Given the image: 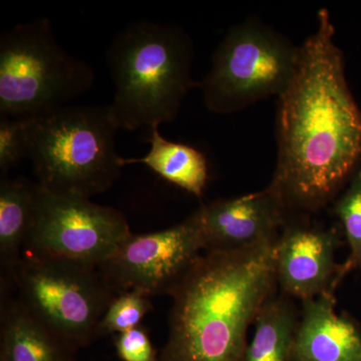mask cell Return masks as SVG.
<instances>
[{
	"label": "cell",
	"instance_id": "52a82bcc",
	"mask_svg": "<svg viewBox=\"0 0 361 361\" xmlns=\"http://www.w3.org/2000/svg\"><path fill=\"white\" fill-rule=\"evenodd\" d=\"M13 285L21 303L73 351L96 338L116 296L97 266L27 252L16 268Z\"/></svg>",
	"mask_w": 361,
	"mask_h": 361
},
{
	"label": "cell",
	"instance_id": "277c9868",
	"mask_svg": "<svg viewBox=\"0 0 361 361\" xmlns=\"http://www.w3.org/2000/svg\"><path fill=\"white\" fill-rule=\"evenodd\" d=\"M120 130L110 106H63L32 120L28 160L37 184L52 193L90 199L122 173L116 147Z\"/></svg>",
	"mask_w": 361,
	"mask_h": 361
},
{
	"label": "cell",
	"instance_id": "5b68a950",
	"mask_svg": "<svg viewBox=\"0 0 361 361\" xmlns=\"http://www.w3.org/2000/svg\"><path fill=\"white\" fill-rule=\"evenodd\" d=\"M94 80V68L59 44L49 18L0 35V118L35 120L70 106Z\"/></svg>",
	"mask_w": 361,
	"mask_h": 361
},
{
	"label": "cell",
	"instance_id": "4fadbf2b",
	"mask_svg": "<svg viewBox=\"0 0 361 361\" xmlns=\"http://www.w3.org/2000/svg\"><path fill=\"white\" fill-rule=\"evenodd\" d=\"M7 294L1 291L0 361H73V350Z\"/></svg>",
	"mask_w": 361,
	"mask_h": 361
},
{
	"label": "cell",
	"instance_id": "9c48e42d",
	"mask_svg": "<svg viewBox=\"0 0 361 361\" xmlns=\"http://www.w3.org/2000/svg\"><path fill=\"white\" fill-rule=\"evenodd\" d=\"M202 251L203 241L192 214L169 229L130 235L97 269L116 295L129 291L170 295Z\"/></svg>",
	"mask_w": 361,
	"mask_h": 361
},
{
	"label": "cell",
	"instance_id": "7a4b0ae2",
	"mask_svg": "<svg viewBox=\"0 0 361 361\" xmlns=\"http://www.w3.org/2000/svg\"><path fill=\"white\" fill-rule=\"evenodd\" d=\"M276 244L197 259L170 294L160 361H244L247 330L277 281Z\"/></svg>",
	"mask_w": 361,
	"mask_h": 361
},
{
	"label": "cell",
	"instance_id": "d6986e66",
	"mask_svg": "<svg viewBox=\"0 0 361 361\" xmlns=\"http://www.w3.org/2000/svg\"><path fill=\"white\" fill-rule=\"evenodd\" d=\"M32 120L0 118V179L27 158Z\"/></svg>",
	"mask_w": 361,
	"mask_h": 361
},
{
	"label": "cell",
	"instance_id": "9a60e30c",
	"mask_svg": "<svg viewBox=\"0 0 361 361\" xmlns=\"http://www.w3.org/2000/svg\"><path fill=\"white\" fill-rule=\"evenodd\" d=\"M149 151L142 158H122L123 167L142 164L164 180L200 198L208 182V161L199 149L171 142L158 127L149 129Z\"/></svg>",
	"mask_w": 361,
	"mask_h": 361
},
{
	"label": "cell",
	"instance_id": "3957f363",
	"mask_svg": "<svg viewBox=\"0 0 361 361\" xmlns=\"http://www.w3.org/2000/svg\"><path fill=\"white\" fill-rule=\"evenodd\" d=\"M194 44L173 23L137 20L121 30L106 51L115 92L110 106L118 128H160L175 120L190 90Z\"/></svg>",
	"mask_w": 361,
	"mask_h": 361
},
{
	"label": "cell",
	"instance_id": "8992f818",
	"mask_svg": "<svg viewBox=\"0 0 361 361\" xmlns=\"http://www.w3.org/2000/svg\"><path fill=\"white\" fill-rule=\"evenodd\" d=\"M299 52L300 45L258 18L232 26L199 82L207 109L229 115L268 97H279L295 73Z\"/></svg>",
	"mask_w": 361,
	"mask_h": 361
},
{
	"label": "cell",
	"instance_id": "ac0fdd59",
	"mask_svg": "<svg viewBox=\"0 0 361 361\" xmlns=\"http://www.w3.org/2000/svg\"><path fill=\"white\" fill-rule=\"evenodd\" d=\"M149 297L137 291L118 294L102 318L97 329V337L122 334L140 326L151 310Z\"/></svg>",
	"mask_w": 361,
	"mask_h": 361
},
{
	"label": "cell",
	"instance_id": "2e32d148",
	"mask_svg": "<svg viewBox=\"0 0 361 361\" xmlns=\"http://www.w3.org/2000/svg\"><path fill=\"white\" fill-rule=\"evenodd\" d=\"M297 326L290 304L269 299L256 317L255 336L244 361H287L293 353Z\"/></svg>",
	"mask_w": 361,
	"mask_h": 361
},
{
	"label": "cell",
	"instance_id": "e0dca14e",
	"mask_svg": "<svg viewBox=\"0 0 361 361\" xmlns=\"http://www.w3.org/2000/svg\"><path fill=\"white\" fill-rule=\"evenodd\" d=\"M344 189L334 202L332 212L341 221L350 252L345 262L339 265L334 291L349 273L361 270V165Z\"/></svg>",
	"mask_w": 361,
	"mask_h": 361
},
{
	"label": "cell",
	"instance_id": "5bb4252c",
	"mask_svg": "<svg viewBox=\"0 0 361 361\" xmlns=\"http://www.w3.org/2000/svg\"><path fill=\"white\" fill-rule=\"evenodd\" d=\"M37 183L23 177L0 179V270L1 287L14 286L21 249L32 227Z\"/></svg>",
	"mask_w": 361,
	"mask_h": 361
},
{
	"label": "cell",
	"instance_id": "7c38bea8",
	"mask_svg": "<svg viewBox=\"0 0 361 361\" xmlns=\"http://www.w3.org/2000/svg\"><path fill=\"white\" fill-rule=\"evenodd\" d=\"M293 353L298 361H361L360 330L337 314L331 292L304 301Z\"/></svg>",
	"mask_w": 361,
	"mask_h": 361
},
{
	"label": "cell",
	"instance_id": "ffe728a7",
	"mask_svg": "<svg viewBox=\"0 0 361 361\" xmlns=\"http://www.w3.org/2000/svg\"><path fill=\"white\" fill-rule=\"evenodd\" d=\"M116 348L123 361H158L148 334L141 326L118 334Z\"/></svg>",
	"mask_w": 361,
	"mask_h": 361
},
{
	"label": "cell",
	"instance_id": "6da1fadb",
	"mask_svg": "<svg viewBox=\"0 0 361 361\" xmlns=\"http://www.w3.org/2000/svg\"><path fill=\"white\" fill-rule=\"evenodd\" d=\"M334 37L329 9H320L290 84L278 97L277 163L269 187L290 212H317L361 165V109Z\"/></svg>",
	"mask_w": 361,
	"mask_h": 361
},
{
	"label": "cell",
	"instance_id": "8fae6325",
	"mask_svg": "<svg viewBox=\"0 0 361 361\" xmlns=\"http://www.w3.org/2000/svg\"><path fill=\"white\" fill-rule=\"evenodd\" d=\"M337 245L336 229L286 223L275 256L276 279L282 289L303 302L325 292L334 293L339 267L334 259Z\"/></svg>",
	"mask_w": 361,
	"mask_h": 361
},
{
	"label": "cell",
	"instance_id": "ba28073f",
	"mask_svg": "<svg viewBox=\"0 0 361 361\" xmlns=\"http://www.w3.org/2000/svg\"><path fill=\"white\" fill-rule=\"evenodd\" d=\"M132 234L127 218L113 207L77 195L52 193L37 184L25 248L35 255L99 266Z\"/></svg>",
	"mask_w": 361,
	"mask_h": 361
},
{
	"label": "cell",
	"instance_id": "30bf717a",
	"mask_svg": "<svg viewBox=\"0 0 361 361\" xmlns=\"http://www.w3.org/2000/svg\"><path fill=\"white\" fill-rule=\"evenodd\" d=\"M288 207L269 186L256 193L219 199L193 213L204 251H243L277 241Z\"/></svg>",
	"mask_w": 361,
	"mask_h": 361
}]
</instances>
